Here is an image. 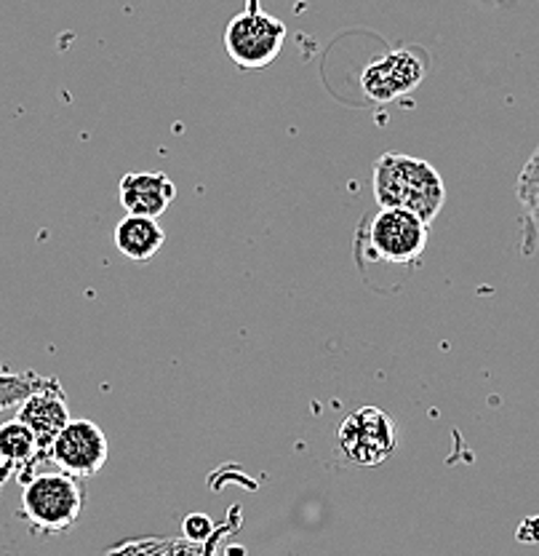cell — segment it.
I'll use <instances>...</instances> for the list:
<instances>
[{
  "label": "cell",
  "instance_id": "1",
  "mask_svg": "<svg viewBox=\"0 0 539 556\" xmlns=\"http://www.w3.org/2000/svg\"><path fill=\"white\" fill-rule=\"evenodd\" d=\"M374 199L382 208H403L431 225L446 204V185L427 161L382 153L374 164Z\"/></svg>",
  "mask_w": 539,
  "mask_h": 556
},
{
  "label": "cell",
  "instance_id": "2",
  "mask_svg": "<svg viewBox=\"0 0 539 556\" xmlns=\"http://www.w3.org/2000/svg\"><path fill=\"white\" fill-rule=\"evenodd\" d=\"M22 514L40 532H65L84 514V490L65 471L35 473L22 490Z\"/></svg>",
  "mask_w": 539,
  "mask_h": 556
},
{
  "label": "cell",
  "instance_id": "3",
  "mask_svg": "<svg viewBox=\"0 0 539 556\" xmlns=\"http://www.w3.org/2000/svg\"><path fill=\"white\" fill-rule=\"evenodd\" d=\"M283 40H286V25L252 5L233 16L224 30V51L241 70H259L275 62Z\"/></svg>",
  "mask_w": 539,
  "mask_h": 556
},
{
  "label": "cell",
  "instance_id": "4",
  "mask_svg": "<svg viewBox=\"0 0 539 556\" xmlns=\"http://www.w3.org/2000/svg\"><path fill=\"white\" fill-rule=\"evenodd\" d=\"M396 422L376 407H361L342 420L337 447L352 466H380L396 452Z\"/></svg>",
  "mask_w": 539,
  "mask_h": 556
},
{
  "label": "cell",
  "instance_id": "5",
  "mask_svg": "<svg viewBox=\"0 0 539 556\" xmlns=\"http://www.w3.org/2000/svg\"><path fill=\"white\" fill-rule=\"evenodd\" d=\"M369 247L382 263L414 265L425 254L427 223L403 208H382L369 219Z\"/></svg>",
  "mask_w": 539,
  "mask_h": 556
},
{
  "label": "cell",
  "instance_id": "6",
  "mask_svg": "<svg viewBox=\"0 0 539 556\" xmlns=\"http://www.w3.org/2000/svg\"><path fill=\"white\" fill-rule=\"evenodd\" d=\"M110 444L104 431L91 420H69L54 439L46 457L60 471L75 479H91L102 471L107 463Z\"/></svg>",
  "mask_w": 539,
  "mask_h": 556
},
{
  "label": "cell",
  "instance_id": "7",
  "mask_svg": "<svg viewBox=\"0 0 539 556\" xmlns=\"http://www.w3.org/2000/svg\"><path fill=\"white\" fill-rule=\"evenodd\" d=\"M425 78V65L420 56L409 49L387 51L385 56L374 60L363 70L361 89L367 91L369 100L374 102H393L398 97L409 94Z\"/></svg>",
  "mask_w": 539,
  "mask_h": 556
},
{
  "label": "cell",
  "instance_id": "8",
  "mask_svg": "<svg viewBox=\"0 0 539 556\" xmlns=\"http://www.w3.org/2000/svg\"><path fill=\"white\" fill-rule=\"evenodd\" d=\"M22 422L35 433L43 455L49 452L54 439L60 437L62 428L69 422V409H67V396L62 391L60 380H54L51 386L40 388L33 396H27L20 404V413H16Z\"/></svg>",
  "mask_w": 539,
  "mask_h": 556
},
{
  "label": "cell",
  "instance_id": "9",
  "mask_svg": "<svg viewBox=\"0 0 539 556\" xmlns=\"http://www.w3.org/2000/svg\"><path fill=\"white\" fill-rule=\"evenodd\" d=\"M177 195V185L164 172H129L118 182V199L126 214L139 217H155L169 208Z\"/></svg>",
  "mask_w": 539,
  "mask_h": 556
},
{
  "label": "cell",
  "instance_id": "10",
  "mask_svg": "<svg viewBox=\"0 0 539 556\" xmlns=\"http://www.w3.org/2000/svg\"><path fill=\"white\" fill-rule=\"evenodd\" d=\"M115 249L124 257L134 260V263H147L155 257L161 247L166 243L164 228L158 225L155 217H139V214H129L115 225Z\"/></svg>",
  "mask_w": 539,
  "mask_h": 556
},
{
  "label": "cell",
  "instance_id": "11",
  "mask_svg": "<svg viewBox=\"0 0 539 556\" xmlns=\"http://www.w3.org/2000/svg\"><path fill=\"white\" fill-rule=\"evenodd\" d=\"M38 457H46L38 439L20 417L0 426V482L14 471H27Z\"/></svg>",
  "mask_w": 539,
  "mask_h": 556
},
{
  "label": "cell",
  "instance_id": "12",
  "mask_svg": "<svg viewBox=\"0 0 539 556\" xmlns=\"http://www.w3.org/2000/svg\"><path fill=\"white\" fill-rule=\"evenodd\" d=\"M54 380L56 378H43V375L35 372H0V413L20 407L27 396L51 386Z\"/></svg>",
  "mask_w": 539,
  "mask_h": 556
},
{
  "label": "cell",
  "instance_id": "13",
  "mask_svg": "<svg viewBox=\"0 0 539 556\" xmlns=\"http://www.w3.org/2000/svg\"><path fill=\"white\" fill-rule=\"evenodd\" d=\"M521 206L539 225V148L529 155L524 169L518 174V185H515Z\"/></svg>",
  "mask_w": 539,
  "mask_h": 556
},
{
  "label": "cell",
  "instance_id": "14",
  "mask_svg": "<svg viewBox=\"0 0 539 556\" xmlns=\"http://www.w3.org/2000/svg\"><path fill=\"white\" fill-rule=\"evenodd\" d=\"M208 530H211V521L201 517V514H193V517L184 521V532H188L190 538H203V532Z\"/></svg>",
  "mask_w": 539,
  "mask_h": 556
}]
</instances>
